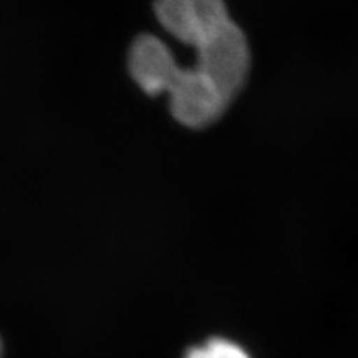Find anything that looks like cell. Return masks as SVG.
I'll return each mask as SVG.
<instances>
[{
    "label": "cell",
    "instance_id": "6da1fadb",
    "mask_svg": "<svg viewBox=\"0 0 358 358\" xmlns=\"http://www.w3.org/2000/svg\"><path fill=\"white\" fill-rule=\"evenodd\" d=\"M164 93L169 96L174 120L192 129L211 127L222 118L232 101L198 66L181 69L178 65Z\"/></svg>",
    "mask_w": 358,
    "mask_h": 358
},
{
    "label": "cell",
    "instance_id": "7a4b0ae2",
    "mask_svg": "<svg viewBox=\"0 0 358 358\" xmlns=\"http://www.w3.org/2000/svg\"><path fill=\"white\" fill-rule=\"evenodd\" d=\"M194 66L208 75L227 98L234 100L248 82L250 71V48L239 25L226 22L211 37L196 47Z\"/></svg>",
    "mask_w": 358,
    "mask_h": 358
},
{
    "label": "cell",
    "instance_id": "3957f363",
    "mask_svg": "<svg viewBox=\"0 0 358 358\" xmlns=\"http://www.w3.org/2000/svg\"><path fill=\"white\" fill-rule=\"evenodd\" d=\"M155 13L166 32L194 48L231 20L224 0H155Z\"/></svg>",
    "mask_w": 358,
    "mask_h": 358
},
{
    "label": "cell",
    "instance_id": "277c9868",
    "mask_svg": "<svg viewBox=\"0 0 358 358\" xmlns=\"http://www.w3.org/2000/svg\"><path fill=\"white\" fill-rule=\"evenodd\" d=\"M176 66V60L163 40L151 34H143L133 40L128 53V70L146 95L156 96L166 92Z\"/></svg>",
    "mask_w": 358,
    "mask_h": 358
},
{
    "label": "cell",
    "instance_id": "5b68a950",
    "mask_svg": "<svg viewBox=\"0 0 358 358\" xmlns=\"http://www.w3.org/2000/svg\"><path fill=\"white\" fill-rule=\"evenodd\" d=\"M185 358H250V355L239 343L216 337L189 348Z\"/></svg>",
    "mask_w": 358,
    "mask_h": 358
},
{
    "label": "cell",
    "instance_id": "8992f818",
    "mask_svg": "<svg viewBox=\"0 0 358 358\" xmlns=\"http://www.w3.org/2000/svg\"><path fill=\"white\" fill-rule=\"evenodd\" d=\"M0 358H2V340H0Z\"/></svg>",
    "mask_w": 358,
    "mask_h": 358
}]
</instances>
